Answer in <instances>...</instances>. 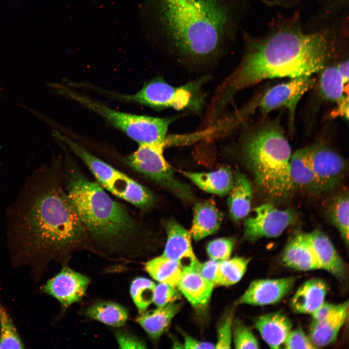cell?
<instances>
[{"label":"cell","instance_id":"cell-3","mask_svg":"<svg viewBox=\"0 0 349 349\" xmlns=\"http://www.w3.org/2000/svg\"><path fill=\"white\" fill-rule=\"evenodd\" d=\"M62 178L88 237L111 248L127 246L136 241L141 229L138 222L98 183L89 179L69 161L65 164Z\"/></svg>","mask_w":349,"mask_h":349},{"label":"cell","instance_id":"cell-33","mask_svg":"<svg viewBox=\"0 0 349 349\" xmlns=\"http://www.w3.org/2000/svg\"><path fill=\"white\" fill-rule=\"evenodd\" d=\"M23 344L0 300V349H22Z\"/></svg>","mask_w":349,"mask_h":349},{"label":"cell","instance_id":"cell-21","mask_svg":"<svg viewBox=\"0 0 349 349\" xmlns=\"http://www.w3.org/2000/svg\"><path fill=\"white\" fill-rule=\"evenodd\" d=\"M193 213L190 233L196 241L216 233L223 219L222 213L211 200L196 204Z\"/></svg>","mask_w":349,"mask_h":349},{"label":"cell","instance_id":"cell-14","mask_svg":"<svg viewBox=\"0 0 349 349\" xmlns=\"http://www.w3.org/2000/svg\"><path fill=\"white\" fill-rule=\"evenodd\" d=\"M296 280L294 277L255 280L236 303L259 306L275 303L289 293Z\"/></svg>","mask_w":349,"mask_h":349},{"label":"cell","instance_id":"cell-11","mask_svg":"<svg viewBox=\"0 0 349 349\" xmlns=\"http://www.w3.org/2000/svg\"><path fill=\"white\" fill-rule=\"evenodd\" d=\"M314 82L312 76H302L272 87L260 96L258 105L261 112L266 115L274 110L285 108L289 112L290 125H293L298 103Z\"/></svg>","mask_w":349,"mask_h":349},{"label":"cell","instance_id":"cell-43","mask_svg":"<svg viewBox=\"0 0 349 349\" xmlns=\"http://www.w3.org/2000/svg\"><path fill=\"white\" fill-rule=\"evenodd\" d=\"M332 116H341L347 120L349 118V97L337 105L336 109L332 113Z\"/></svg>","mask_w":349,"mask_h":349},{"label":"cell","instance_id":"cell-40","mask_svg":"<svg viewBox=\"0 0 349 349\" xmlns=\"http://www.w3.org/2000/svg\"><path fill=\"white\" fill-rule=\"evenodd\" d=\"M219 262V261L210 259L204 263L200 262L198 266V269L201 275L214 286Z\"/></svg>","mask_w":349,"mask_h":349},{"label":"cell","instance_id":"cell-9","mask_svg":"<svg viewBox=\"0 0 349 349\" xmlns=\"http://www.w3.org/2000/svg\"><path fill=\"white\" fill-rule=\"evenodd\" d=\"M164 144H139L125 159V163L137 172L172 191L185 200L193 199L189 186L176 179L163 155Z\"/></svg>","mask_w":349,"mask_h":349},{"label":"cell","instance_id":"cell-26","mask_svg":"<svg viewBox=\"0 0 349 349\" xmlns=\"http://www.w3.org/2000/svg\"><path fill=\"white\" fill-rule=\"evenodd\" d=\"M229 193V212L233 220L238 222L247 216L250 211L253 196L251 184L244 174L238 173Z\"/></svg>","mask_w":349,"mask_h":349},{"label":"cell","instance_id":"cell-15","mask_svg":"<svg viewBox=\"0 0 349 349\" xmlns=\"http://www.w3.org/2000/svg\"><path fill=\"white\" fill-rule=\"evenodd\" d=\"M200 262L183 266L177 287L190 304L196 309L205 307L208 302L214 286L200 273Z\"/></svg>","mask_w":349,"mask_h":349},{"label":"cell","instance_id":"cell-18","mask_svg":"<svg viewBox=\"0 0 349 349\" xmlns=\"http://www.w3.org/2000/svg\"><path fill=\"white\" fill-rule=\"evenodd\" d=\"M282 257L286 266L296 270L309 271L321 269L305 233H299L291 238L285 247Z\"/></svg>","mask_w":349,"mask_h":349},{"label":"cell","instance_id":"cell-10","mask_svg":"<svg viewBox=\"0 0 349 349\" xmlns=\"http://www.w3.org/2000/svg\"><path fill=\"white\" fill-rule=\"evenodd\" d=\"M254 212V215L246 219L244 223V238L252 242L280 236L296 218L293 210L279 209L270 203L258 206Z\"/></svg>","mask_w":349,"mask_h":349},{"label":"cell","instance_id":"cell-22","mask_svg":"<svg viewBox=\"0 0 349 349\" xmlns=\"http://www.w3.org/2000/svg\"><path fill=\"white\" fill-rule=\"evenodd\" d=\"M327 291L323 280L309 279L296 290L290 301L291 307L297 313L311 314L325 301Z\"/></svg>","mask_w":349,"mask_h":349},{"label":"cell","instance_id":"cell-34","mask_svg":"<svg viewBox=\"0 0 349 349\" xmlns=\"http://www.w3.org/2000/svg\"><path fill=\"white\" fill-rule=\"evenodd\" d=\"M232 337L236 349H259L257 339L252 332L239 319L232 323Z\"/></svg>","mask_w":349,"mask_h":349},{"label":"cell","instance_id":"cell-25","mask_svg":"<svg viewBox=\"0 0 349 349\" xmlns=\"http://www.w3.org/2000/svg\"><path fill=\"white\" fill-rule=\"evenodd\" d=\"M182 173L203 190L221 196L228 193L234 184L232 173L227 168H222L209 173Z\"/></svg>","mask_w":349,"mask_h":349},{"label":"cell","instance_id":"cell-27","mask_svg":"<svg viewBox=\"0 0 349 349\" xmlns=\"http://www.w3.org/2000/svg\"><path fill=\"white\" fill-rule=\"evenodd\" d=\"M183 265L178 261L162 255L155 257L144 266L145 271L155 280L177 286L182 271Z\"/></svg>","mask_w":349,"mask_h":349},{"label":"cell","instance_id":"cell-39","mask_svg":"<svg viewBox=\"0 0 349 349\" xmlns=\"http://www.w3.org/2000/svg\"><path fill=\"white\" fill-rule=\"evenodd\" d=\"M115 336L121 349H144L147 347L142 340L127 333L118 331Z\"/></svg>","mask_w":349,"mask_h":349},{"label":"cell","instance_id":"cell-5","mask_svg":"<svg viewBox=\"0 0 349 349\" xmlns=\"http://www.w3.org/2000/svg\"><path fill=\"white\" fill-rule=\"evenodd\" d=\"M243 136L242 152L257 184L272 198L286 197L294 190L289 176L292 154L280 125L261 124Z\"/></svg>","mask_w":349,"mask_h":349},{"label":"cell","instance_id":"cell-4","mask_svg":"<svg viewBox=\"0 0 349 349\" xmlns=\"http://www.w3.org/2000/svg\"><path fill=\"white\" fill-rule=\"evenodd\" d=\"M160 20L183 56L201 60L217 52L231 16L222 0H160Z\"/></svg>","mask_w":349,"mask_h":349},{"label":"cell","instance_id":"cell-8","mask_svg":"<svg viewBox=\"0 0 349 349\" xmlns=\"http://www.w3.org/2000/svg\"><path fill=\"white\" fill-rule=\"evenodd\" d=\"M209 77H202L185 85L173 86L163 79H154L132 95H115L122 100L135 102L156 110L167 108L198 112L203 108L206 98L203 86Z\"/></svg>","mask_w":349,"mask_h":349},{"label":"cell","instance_id":"cell-45","mask_svg":"<svg viewBox=\"0 0 349 349\" xmlns=\"http://www.w3.org/2000/svg\"><path fill=\"white\" fill-rule=\"evenodd\" d=\"M340 0V1H345L347 0Z\"/></svg>","mask_w":349,"mask_h":349},{"label":"cell","instance_id":"cell-44","mask_svg":"<svg viewBox=\"0 0 349 349\" xmlns=\"http://www.w3.org/2000/svg\"><path fill=\"white\" fill-rule=\"evenodd\" d=\"M338 70L343 79L344 83L346 84L349 81V61L345 59L337 64Z\"/></svg>","mask_w":349,"mask_h":349},{"label":"cell","instance_id":"cell-19","mask_svg":"<svg viewBox=\"0 0 349 349\" xmlns=\"http://www.w3.org/2000/svg\"><path fill=\"white\" fill-rule=\"evenodd\" d=\"M165 229L167 238L162 256L181 264L186 259L189 264L199 262L192 250L190 232L174 221L168 222Z\"/></svg>","mask_w":349,"mask_h":349},{"label":"cell","instance_id":"cell-6","mask_svg":"<svg viewBox=\"0 0 349 349\" xmlns=\"http://www.w3.org/2000/svg\"><path fill=\"white\" fill-rule=\"evenodd\" d=\"M61 93L97 113L138 144L167 146V132L173 118L139 115L118 111L98 101L62 86Z\"/></svg>","mask_w":349,"mask_h":349},{"label":"cell","instance_id":"cell-36","mask_svg":"<svg viewBox=\"0 0 349 349\" xmlns=\"http://www.w3.org/2000/svg\"><path fill=\"white\" fill-rule=\"evenodd\" d=\"M181 295L177 286L159 283L155 287L153 302L157 307H163L178 300Z\"/></svg>","mask_w":349,"mask_h":349},{"label":"cell","instance_id":"cell-17","mask_svg":"<svg viewBox=\"0 0 349 349\" xmlns=\"http://www.w3.org/2000/svg\"><path fill=\"white\" fill-rule=\"evenodd\" d=\"M348 301L336 304L330 315L322 321H312L309 338L316 348L323 347L333 343L345 322L348 314Z\"/></svg>","mask_w":349,"mask_h":349},{"label":"cell","instance_id":"cell-20","mask_svg":"<svg viewBox=\"0 0 349 349\" xmlns=\"http://www.w3.org/2000/svg\"><path fill=\"white\" fill-rule=\"evenodd\" d=\"M254 325L263 339L272 349L280 348L292 327L289 318L280 312L256 317Z\"/></svg>","mask_w":349,"mask_h":349},{"label":"cell","instance_id":"cell-35","mask_svg":"<svg viewBox=\"0 0 349 349\" xmlns=\"http://www.w3.org/2000/svg\"><path fill=\"white\" fill-rule=\"evenodd\" d=\"M235 244L232 238H220L210 241L206 250L210 258L218 261L229 259Z\"/></svg>","mask_w":349,"mask_h":349},{"label":"cell","instance_id":"cell-30","mask_svg":"<svg viewBox=\"0 0 349 349\" xmlns=\"http://www.w3.org/2000/svg\"><path fill=\"white\" fill-rule=\"evenodd\" d=\"M249 259L236 256L219 262L215 286H227L238 283L242 277Z\"/></svg>","mask_w":349,"mask_h":349},{"label":"cell","instance_id":"cell-42","mask_svg":"<svg viewBox=\"0 0 349 349\" xmlns=\"http://www.w3.org/2000/svg\"><path fill=\"white\" fill-rule=\"evenodd\" d=\"M184 339L183 348L187 349H213L215 345L211 343L199 341L189 335L182 333Z\"/></svg>","mask_w":349,"mask_h":349},{"label":"cell","instance_id":"cell-2","mask_svg":"<svg viewBox=\"0 0 349 349\" xmlns=\"http://www.w3.org/2000/svg\"><path fill=\"white\" fill-rule=\"evenodd\" d=\"M41 175L27 188L14 208L10 229L32 248L59 252L88 235L60 175Z\"/></svg>","mask_w":349,"mask_h":349},{"label":"cell","instance_id":"cell-16","mask_svg":"<svg viewBox=\"0 0 349 349\" xmlns=\"http://www.w3.org/2000/svg\"><path fill=\"white\" fill-rule=\"evenodd\" d=\"M305 235L320 268L338 280L345 279L347 273L346 264L328 237L317 230L305 233Z\"/></svg>","mask_w":349,"mask_h":349},{"label":"cell","instance_id":"cell-12","mask_svg":"<svg viewBox=\"0 0 349 349\" xmlns=\"http://www.w3.org/2000/svg\"><path fill=\"white\" fill-rule=\"evenodd\" d=\"M311 162L317 192L332 190L341 182L346 171L345 160L330 147L311 146Z\"/></svg>","mask_w":349,"mask_h":349},{"label":"cell","instance_id":"cell-28","mask_svg":"<svg viewBox=\"0 0 349 349\" xmlns=\"http://www.w3.org/2000/svg\"><path fill=\"white\" fill-rule=\"evenodd\" d=\"M85 313L91 318L114 327L124 325L128 317L125 307L111 301L96 302L88 307Z\"/></svg>","mask_w":349,"mask_h":349},{"label":"cell","instance_id":"cell-31","mask_svg":"<svg viewBox=\"0 0 349 349\" xmlns=\"http://www.w3.org/2000/svg\"><path fill=\"white\" fill-rule=\"evenodd\" d=\"M330 217L338 230L345 244H349V195L344 193L338 196L331 205Z\"/></svg>","mask_w":349,"mask_h":349},{"label":"cell","instance_id":"cell-32","mask_svg":"<svg viewBox=\"0 0 349 349\" xmlns=\"http://www.w3.org/2000/svg\"><path fill=\"white\" fill-rule=\"evenodd\" d=\"M156 284L146 278L139 277L132 282L130 293L139 312L143 313L153 302Z\"/></svg>","mask_w":349,"mask_h":349},{"label":"cell","instance_id":"cell-13","mask_svg":"<svg viewBox=\"0 0 349 349\" xmlns=\"http://www.w3.org/2000/svg\"><path fill=\"white\" fill-rule=\"evenodd\" d=\"M89 284L86 276L64 267L47 282L42 291L57 300L63 306L67 307L83 298Z\"/></svg>","mask_w":349,"mask_h":349},{"label":"cell","instance_id":"cell-37","mask_svg":"<svg viewBox=\"0 0 349 349\" xmlns=\"http://www.w3.org/2000/svg\"><path fill=\"white\" fill-rule=\"evenodd\" d=\"M232 318L230 315L226 316L221 321L217 329L216 349L231 348L232 340Z\"/></svg>","mask_w":349,"mask_h":349},{"label":"cell","instance_id":"cell-23","mask_svg":"<svg viewBox=\"0 0 349 349\" xmlns=\"http://www.w3.org/2000/svg\"><path fill=\"white\" fill-rule=\"evenodd\" d=\"M311 146L301 148L291 155L289 163L290 180L293 189L317 192L311 162Z\"/></svg>","mask_w":349,"mask_h":349},{"label":"cell","instance_id":"cell-29","mask_svg":"<svg viewBox=\"0 0 349 349\" xmlns=\"http://www.w3.org/2000/svg\"><path fill=\"white\" fill-rule=\"evenodd\" d=\"M321 72L319 88L322 97L337 105L348 97L344 95L345 84L337 64L325 67Z\"/></svg>","mask_w":349,"mask_h":349},{"label":"cell","instance_id":"cell-38","mask_svg":"<svg viewBox=\"0 0 349 349\" xmlns=\"http://www.w3.org/2000/svg\"><path fill=\"white\" fill-rule=\"evenodd\" d=\"M283 345L286 349H316L303 331L299 328L290 331Z\"/></svg>","mask_w":349,"mask_h":349},{"label":"cell","instance_id":"cell-1","mask_svg":"<svg viewBox=\"0 0 349 349\" xmlns=\"http://www.w3.org/2000/svg\"><path fill=\"white\" fill-rule=\"evenodd\" d=\"M335 34L306 33L284 27L251 39L240 64L220 86L213 101L222 110L238 91L266 79L312 76L325 67L334 49Z\"/></svg>","mask_w":349,"mask_h":349},{"label":"cell","instance_id":"cell-41","mask_svg":"<svg viewBox=\"0 0 349 349\" xmlns=\"http://www.w3.org/2000/svg\"><path fill=\"white\" fill-rule=\"evenodd\" d=\"M336 305L324 301L311 314L312 316L313 321L319 322L324 319L333 311Z\"/></svg>","mask_w":349,"mask_h":349},{"label":"cell","instance_id":"cell-7","mask_svg":"<svg viewBox=\"0 0 349 349\" xmlns=\"http://www.w3.org/2000/svg\"><path fill=\"white\" fill-rule=\"evenodd\" d=\"M88 168L98 183L115 196L141 209H147L154 203V196L146 187L93 155L69 137L57 134Z\"/></svg>","mask_w":349,"mask_h":349},{"label":"cell","instance_id":"cell-24","mask_svg":"<svg viewBox=\"0 0 349 349\" xmlns=\"http://www.w3.org/2000/svg\"><path fill=\"white\" fill-rule=\"evenodd\" d=\"M180 308V304L174 301L163 307L145 311L137 317L136 321L151 338L156 339L167 330Z\"/></svg>","mask_w":349,"mask_h":349}]
</instances>
